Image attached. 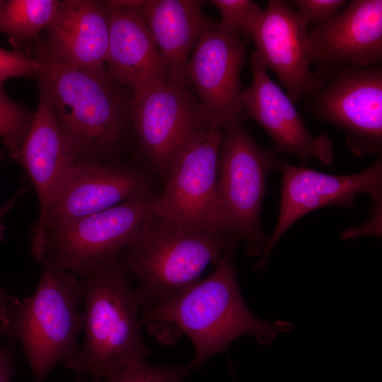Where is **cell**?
Returning <instances> with one entry per match:
<instances>
[{"instance_id": "30", "label": "cell", "mask_w": 382, "mask_h": 382, "mask_svg": "<svg viewBox=\"0 0 382 382\" xmlns=\"http://www.w3.org/2000/svg\"><path fill=\"white\" fill-rule=\"evenodd\" d=\"M76 382H88V381L85 378H83L81 375H79L76 379Z\"/></svg>"}, {"instance_id": "2", "label": "cell", "mask_w": 382, "mask_h": 382, "mask_svg": "<svg viewBox=\"0 0 382 382\" xmlns=\"http://www.w3.org/2000/svg\"><path fill=\"white\" fill-rule=\"evenodd\" d=\"M31 55L46 67L52 101L66 148L74 162L120 161L132 136V93L105 66H74L40 39Z\"/></svg>"}, {"instance_id": "9", "label": "cell", "mask_w": 382, "mask_h": 382, "mask_svg": "<svg viewBox=\"0 0 382 382\" xmlns=\"http://www.w3.org/2000/svg\"><path fill=\"white\" fill-rule=\"evenodd\" d=\"M325 79L311 110L342 129L351 151L363 156L382 148V67L342 66L324 71Z\"/></svg>"}, {"instance_id": "24", "label": "cell", "mask_w": 382, "mask_h": 382, "mask_svg": "<svg viewBox=\"0 0 382 382\" xmlns=\"http://www.w3.org/2000/svg\"><path fill=\"white\" fill-rule=\"evenodd\" d=\"M46 74L45 64L25 52L0 47V88L6 79L16 77L38 78Z\"/></svg>"}, {"instance_id": "18", "label": "cell", "mask_w": 382, "mask_h": 382, "mask_svg": "<svg viewBox=\"0 0 382 382\" xmlns=\"http://www.w3.org/2000/svg\"><path fill=\"white\" fill-rule=\"evenodd\" d=\"M311 63L319 70L371 67L382 59V1L354 0L308 31Z\"/></svg>"}, {"instance_id": "15", "label": "cell", "mask_w": 382, "mask_h": 382, "mask_svg": "<svg viewBox=\"0 0 382 382\" xmlns=\"http://www.w3.org/2000/svg\"><path fill=\"white\" fill-rule=\"evenodd\" d=\"M109 21L105 66L134 99L168 82L163 58L141 13L144 0L105 1Z\"/></svg>"}, {"instance_id": "13", "label": "cell", "mask_w": 382, "mask_h": 382, "mask_svg": "<svg viewBox=\"0 0 382 382\" xmlns=\"http://www.w3.org/2000/svg\"><path fill=\"white\" fill-rule=\"evenodd\" d=\"M245 56L241 35L219 25L203 35L190 57V88L211 127L223 129L243 118L241 73Z\"/></svg>"}, {"instance_id": "6", "label": "cell", "mask_w": 382, "mask_h": 382, "mask_svg": "<svg viewBox=\"0 0 382 382\" xmlns=\"http://www.w3.org/2000/svg\"><path fill=\"white\" fill-rule=\"evenodd\" d=\"M277 153L260 146L243 122H229L221 132L217 190L226 232L244 243L248 255L263 254L270 237L260 226L266 183L281 168Z\"/></svg>"}, {"instance_id": "11", "label": "cell", "mask_w": 382, "mask_h": 382, "mask_svg": "<svg viewBox=\"0 0 382 382\" xmlns=\"http://www.w3.org/2000/svg\"><path fill=\"white\" fill-rule=\"evenodd\" d=\"M308 27L289 1L270 0L251 17L245 32L260 62L274 72L294 103L316 94L325 79L324 73L310 69Z\"/></svg>"}, {"instance_id": "16", "label": "cell", "mask_w": 382, "mask_h": 382, "mask_svg": "<svg viewBox=\"0 0 382 382\" xmlns=\"http://www.w3.org/2000/svg\"><path fill=\"white\" fill-rule=\"evenodd\" d=\"M250 62L253 80L240 96L244 115L267 132L276 153L296 156L301 166L310 158L318 159L325 165L332 163L334 151L328 135H312L294 103L270 79L255 52Z\"/></svg>"}, {"instance_id": "27", "label": "cell", "mask_w": 382, "mask_h": 382, "mask_svg": "<svg viewBox=\"0 0 382 382\" xmlns=\"http://www.w3.org/2000/svg\"><path fill=\"white\" fill-rule=\"evenodd\" d=\"M16 371L12 348L0 344V382H10Z\"/></svg>"}, {"instance_id": "1", "label": "cell", "mask_w": 382, "mask_h": 382, "mask_svg": "<svg viewBox=\"0 0 382 382\" xmlns=\"http://www.w3.org/2000/svg\"><path fill=\"white\" fill-rule=\"evenodd\" d=\"M238 241L231 242L207 277L169 301L141 310L140 323L162 342L171 344L186 335L195 348L189 365L199 367L209 357L227 349L235 339L250 335L262 345L291 330L286 321L267 322L254 316L241 296L233 255Z\"/></svg>"}, {"instance_id": "20", "label": "cell", "mask_w": 382, "mask_h": 382, "mask_svg": "<svg viewBox=\"0 0 382 382\" xmlns=\"http://www.w3.org/2000/svg\"><path fill=\"white\" fill-rule=\"evenodd\" d=\"M201 1L144 0L140 8L165 62L168 82L190 88L187 64L199 38L218 23Z\"/></svg>"}, {"instance_id": "5", "label": "cell", "mask_w": 382, "mask_h": 382, "mask_svg": "<svg viewBox=\"0 0 382 382\" xmlns=\"http://www.w3.org/2000/svg\"><path fill=\"white\" fill-rule=\"evenodd\" d=\"M235 241L226 232L185 228L157 215L119 259L139 282L141 310H145L169 301L198 282Z\"/></svg>"}, {"instance_id": "8", "label": "cell", "mask_w": 382, "mask_h": 382, "mask_svg": "<svg viewBox=\"0 0 382 382\" xmlns=\"http://www.w3.org/2000/svg\"><path fill=\"white\" fill-rule=\"evenodd\" d=\"M130 124L139 157L164 179L212 128L191 88L170 83L133 99Z\"/></svg>"}, {"instance_id": "22", "label": "cell", "mask_w": 382, "mask_h": 382, "mask_svg": "<svg viewBox=\"0 0 382 382\" xmlns=\"http://www.w3.org/2000/svg\"><path fill=\"white\" fill-rule=\"evenodd\" d=\"M34 118V112L13 101L0 88V137L16 162Z\"/></svg>"}, {"instance_id": "21", "label": "cell", "mask_w": 382, "mask_h": 382, "mask_svg": "<svg viewBox=\"0 0 382 382\" xmlns=\"http://www.w3.org/2000/svg\"><path fill=\"white\" fill-rule=\"evenodd\" d=\"M59 0H3L0 5V33L15 50L21 52L40 40V33L52 20Z\"/></svg>"}, {"instance_id": "14", "label": "cell", "mask_w": 382, "mask_h": 382, "mask_svg": "<svg viewBox=\"0 0 382 382\" xmlns=\"http://www.w3.org/2000/svg\"><path fill=\"white\" fill-rule=\"evenodd\" d=\"M152 189L138 166L121 161H81L65 172L52 199L50 223L93 214Z\"/></svg>"}, {"instance_id": "28", "label": "cell", "mask_w": 382, "mask_h": 382, "mask_svg": "<svg viewBox=\"0 0 382 382\" xmlns=\"http://www.w3.org/2000/svg\"><path fill=\"white\" fill-rule=\"evenodd\" d=\"M28 188L25 185H21L15 195L0 207V242L4 241L6 227L3 223L5 216L14 207L16 200L26 191Z\"/></svg>"}, {"instance_id": "31", "label": "cell", "mask_w": 382, "mask_h": 382, "mask_svg": "<svg viewBox=\"0 0 382 382\" xmlns=\"http://www.w3.org/2000/svg\"><path fill=\"white\" fill-rule=\"evenodd\" d=\"M2 1H3V0H0V5L1 4Z\"/></svg>"}, {"instance_id": "4", "label": "cell", "mask_w": 382, "mask_h": 382, "mask_svg": "<svg viewBox=\"0 0 382 382\" xmlns=\"http://www.w3.org/2000/svg\"><path fill=\"white\" fill-rule=\"evenodd\" d=\"M34 294L11 299L3 318L4 335L18 340L35 382H43L59 362L76 357L83 328L81 282L76 275L44 257Z\"/></svg>"}, {"instance_id": "7", "label": "cell", "mask_w": 382, "mask_h": 382, "mask_svg": "<svg viewBox=\"0 0 382 382\" xmlns=\"http://www.w3.org/2000/svg\"><path fill=\"white\" fill-rule=\"evenodd\" d=\"M158 197L150 190L93 214L50 223L44 257L84 277L136 243L158 215Z\"/></svg>"}, {"instance_id": "29", "label": "cell", "mask_w": 382, "mask_h": 382, "mask_svg": "<svg viewBox=\"0 0 382 382\" xmlns=\"http://www.w3.org/2000/svg\"><path fill=\"white\" fill-rule=\"evenodd\" d=\"M11 297L0 286V337L4 335L3 318Z\"/></svg>"}, {"instance_id": "25", "label": "cell", "mask_w": 382, "mask_h": 382, "mask_svg": "<svg viewBox=\"0 0 382 382\" xmlns=\"http://www.w3.org/2000/svg\"><path fill=\"white\" fill-rule=\"evenodd\" d=\"M209 2L221 13L219 25L240 35L245 33L248 21L260 9L250 0H212Z\"/></svg>"}, {"instance_id": "17", "label": "cell", "mask_w": 382, "mask_h": 382, "mask_svg": "<svg viewBox=\"0 0 382 382\" xmlns=\"http://www.w3.org/2000/svg\"><path fill=\"white\" fill-rule=\"evenodd\" d=\"M37 80V108L16 162L25 170L39 201L40 212L32 233L30 250L33 257L41 262L50 205L65 172L75 162L64 139L46 74Z\"/></svg>"}, {"instance_id": "19", "label": "cell", "mask_w": 382, "mask_h": 382, "mask_svg": "<svg viewBox=\"0 0 382 382\" xmlns=\"http://www.w3.org/2000/svg\"><path fill=\"white\" fill-rule=\"evenodd\" d=\"M42 39L62 60L85 69L105 66L109 21L105 1L62 0Z\"/></svg>"}, {"instance_id": "12", "label": "cell", "mask_w": 382, "mask_h": 382, "mask_svg": "<svg viewBox=\"0 0 382 382\" xmlns=\"http://www.w3.org/2000/svg\"><path fill=\"white\" fill-rule=\"evenodd\" d=\"M281 205L277 222L261 259L255 266L265 269L268 256L280 237L299 219L327 205L352 207L357 194L366 192L375 202L373 216L378 223L382 201V157L364 171L348 175L324 173L313 168L282 163Z\"/></svg>"}, {"instance_id": "26", "label": "cell", "mask_w": 382, "mask_h": 382, "mask_svg": "<svg viewBox=\"0 0 382 382\" xmlns=\"http://www.w3.org/2000/svg\"><path fill=\"white\" fill-rule=\"evenodd\" d=\"M310 25H319L335 16L347 4L345 0H295L289 1Z\"/></svg>"}, {"instance_id": "23", "label": "cell", "mask_w": 382, "mask_h": 382, "mask_svg": "<svg viewBox=\"0 0 382 382\" xmlns=\"http://www.w3.org/2000/svg\"><path fill=\"white\" fill-rule=\"evenodd\" d=\"M190 366H154L141 361L105 375L104 382H183Z\"/></svg>"}, {"instance_id": "10", "label": "cell", "mask_w": 382, "mask_h": 382, "mask_svg": "<svg viewBox=\"0 0 382 382\" xmlns=\"http://www.w3.org/2000/svg\"><path fill=\"white\" fill-rule=\"evenodd\" d=\"M221 132L212 127L175 162L158 195L159 218L185 228L226 232L217 190Z\"/></svg>"}, {"instance_id": "3", "label": "cell", "mask_w": 382, "mask_h": 382, "mask_svg": "<svg viewBox=\"0 0 382 382\" xmlns=\"http://www.w3.org/2000/svg\"><path fill=\"white\" fill-rule=\"evenodd\" d=\"M118 257L97 267L80 282L84 301L83 347L63 363L100 382L112 371L144 361L150 350L141 335L143 298Z\"/></svg>"}]
</instances>
